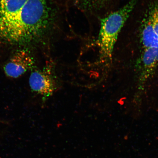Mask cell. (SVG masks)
Instances as JSON below:
<instances>
[{
	"instance_id": "obj_1",
	"label": "cell",
	"mask_w": 158,
	"mask_h": 158,
	"mask_svg": "<svg viewBox=\"0 0 158 158\" xmlns=\"http://www.w3.org/2000/svg\"><path fill=\"white\" fill-rule=\"evenodd\" d=\"M56 15L46 0H27L14 21L0 33V36L14 41L42 37L54 30Z\"/></svg>"
},
{
	"instance_id": "obj_2",
	"label": "cell",
	"mask_w": 158,
	"mask_h": 158,
	"mask_svg": "<svg viewBox=\"0 0 158 158\" xmlns=\"http://www.w3.org/2000/svg\"><path fill=\"white\" fill-rule=\"evenodd\" d=\"M130 0L124 6L101 19L97 41L100 62L106 66L111 64L114 45L119 33L137 3Z\"/></svg>"
},
{
	"instance_id": "obj_3",
	"label": "cell",
	"mask_w": 158,
	"mask_h": 158,
	"mask_svg": "<svg viewBox=\"0 0 158 158\" xmlns=\"http://www.w3.org/2000/svg\"><path fill=\"white\" fill-rule=\"evenodd\" d=\"M52 67L47 65L42 69H33L29 78L31 91L47 98L58 88L57 80Z\"/></svg>"
},
{
	"instance_id": "obj_4",
	"label": "cell",
	"mask_w": 158,
	"mask_h": 158,
	"mask_svg": "<svg viewBox=\"0 0 158 158\" xmlns=\"http://www.w3.org/2000/svg\"><path fill=\"white\" fill-rule=\"evenodd\" d=\"M35 60L28 51L21 49L17 51L3 67L4 72L7 77L17 78L29 70L34 69Z\"/></svg>"
},
{
	"instance_id": "obj_5",
	"label": "cell",
	"mask_w": 158,
	"mask_h": 158,
	"mask_svg": "<svg viewBox=\"0 0 158 158\" xmlns=\"http://www.w3.org/2000/svg\"><path fill=\"white\" fill-rule=\"evenodd\" d=\"M158 67V47L144 49L136 64L139 89L155 73Z\"/></svg>"
},
{
	"instance_id": "obj_6",
	"label": "cell",
	"mask_w": 158,
	"mask_h": 158,
	"mask_svg": "<svg viewBox=\"0 0 158 158\" xmlns=\"http://www.w3.org/2000/svg\"><path fill=\"white\" fill-rule=\"evenodd\" d=\"M27 0H0V33L17 17Z\"/></svg>"
},
{
	"instance_id": "obj_7",
	"label": "cell",
	"mask_w": 158,
	"mask_h": 158,
	"mask_svg": "<svg viewBox=\"0 0 158 158\" xmlns=\"http://www.w3.org/2000/svg\"><path fill=\"white\" fill-rule=\"evenodd\" d=\"M141 41L143 49L158 47V35L154 30L150 16L144 23L142 31Z\"/></svg>"
},
{
	"instance_id": "obj_8",
	"label": "cell",
	"mask_w": 158,
	"mask_h": 158,
	"mask_svg": "<svg viewBox=\"0 0 158 158\" xmlns=\"http://www.w3.org/2000/svg\"><path fill=\"white\" fill-rule=\"evenodd\" d=\"M110 0H74L75 4L83 10L90 12L100 11Z\"/></svg>"
},
{
	"instance_id": "obj_9",
	"label": "cell",
	"mask_w": 158,
	"mask_h": 158,
	"mask_svg": "<svg viewBox=\"0 0 158 158\" xmlns=\"http://www.w3.org/2000/svg\"><path fill=\"white\" fill-rule=\"evenodd\" d=\"M150 17L154 30L158 35V5L154 8Z\"/></svg>"
}]
</instances>
